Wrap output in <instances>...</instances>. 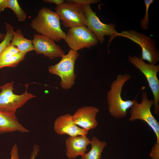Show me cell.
Segmentation results:
<instances>
[{"instance_id":"obj_10","label":"cell","mask_w":159,"mask_h":159,"mask_svg":"<svg viewBox=\"0 0 159 159\" xmlns=\"http://www.w3.org/2000/svg\"><path fill=\"white\" fill-rule=\"evenodd\" d=\"M83 6L87 20L86 26L94 34L101 44L104 42L105 35L110 36L109 45L118 33L115 29V25L113 23L107 24L102 23L90 5H83Z\"/></svg>"},{"instance_id":"obj_19","label":"cell","mask_w":159,"mask_h":159,"mask_svg":"<svg viewBox=\"0 0 159 159\" xmlns=\"http://www.w3.org/2000/svg\"><path fill=\"white\" fill-rule=\"evenodd\" d=\"M7 8L12 10L16 15L19 21H24L26 14L21 8L16 0H7Z\"/></svg>"},{"instance_id":"obj_29","label":"cell","mask_w":159,"mask_h":159,"mask_svg":"<svg viewBox=\"0 0 159 159\" xmlns=\"http://www.w3.org/2000/svg\"><path fill=\"white\" fill-rule=\"evenodd\" d=\"M5 36V34L4 33H0V41L3 40Z\"/></svg>"},{"instance_id":"obj_1","label":"cell","mask_w":159,"mask_h":159,"mask_svg":"<svg viewBox=\"0 0 159 159\" xmlns=\"http://www.w3.org/2000/svg\"><path fill=\"white\" fill-rule=\"evenodd\" d=\"M60 19L55 12L43 7L31 23L32 28L37 33L54 41L64 39L66 34L61 29Z\"/></svg>"},{"instance_id":"obj_6","label":"cell","mask_w":159,"mask_h":159,"mask_svg":"<svg viewBox=\"0 0 159 159\" xmlns=\"http://www.w3.org/2000/svg\"><path fill=\"white\" fill-rule=\"evenodd\" d=\"M127 38L138 44L142 49V60L148 61L149 64L155 65L159 60V51L156 48V42L145 34L129 30L118 33L116 37Z\"/></svg>"},{"instance_id":"obj_16","label":"cell","mask_w":159,"mask_h":159,"mask_svg":"<svg viewBox=\"0 0 159 159\" xmlns=\"http://www.w3.org/2000/svg\"><path fill=\"white\" fill-rule=\"evenodd\" d=\"M10 44L16 47L19 52L26 54L34 50L32 40L25 38L19 29L14 32Z\"/></svg>"},{"instance_id":"obj_2","label":"cell","mask_w":159,"mask_h":159,"mask_svg":"<svg viewBox=\"0 0 159 159\" xmlns=\"http://www.w3.org/2000/svg\"><path fill=\"white\" fill-rule=\"evenodd\" d=\"M131 77L128 74H118L111 83L107 94L108 111L114 118L120 119L125 117L127 110L132 107L135 101L124 100L121 97L122 87Z\"/></svg>"},{"instance_id":"obj_20","label":"cell","mask_w":159,"mask_h":159,"mask_svg":"<svg viewBox=\"0 0 159 159\" xmlns=\"http://www.w3.org/2000/svg\"><path fill=\"white\" fill-rule=\"evenodd\" d=\"M4 23L6 32L4 39L0 43V55L4 50L10 44L14 32L13 27L10 24L5 22Z\"/></svg>"},{"instance_id":"obj_23","label":"cell","mask_w":159,"mask_h":159,"mask_svg":"<svg viewBox=\"0 0 159 159\" xmlns=\"http://www.w3.org/2000/svg\"><path fill=\"white\" fill-rule=\"evenodd\" d=\"M149 156L151 159H159V143L154 144Z\"/></svg>"},{"instance_id":"obj_11","label":"cell","mask_w":159,"mask_h":159,"mask_svg":"<svg viewBox=\"0 0 159 159\" xmlns=\"http://www.w3.org/2000/svg\"><path fill=\"white\" fill-rule=\"evenodd\" d=\"M32 40L34 50L37 54H43L50 59L62 58L65 55L59 45L47 37L40 34H35Z\"/></svg>"},{"instance_id":"obj_4","label":"cell","mask_w":159,"mask_h":159,"mask_svg":"<svg viewBox=\"0 0 159 159\" xmlns=\"http://www.w3.org/2000/svg\"><path fill=\"white\" fill-rule=\"evenodd\" d=\"M57 6L55 12L65 27L71 28L86 26L87 20L83 5L70 0H66Z\"/></svg>"},{"instance_id":"obj_18","label":"cell","mask_w":159,"mask_h":159,"mask_svg":"<svg viewBox=\"0 0 159 159\" xmlns=\"http://www.w3.org/2000/svg\"><path fill=\"white\" fill-rule=\"evenodd\" d=\"M26 54L19 52L11 57L0 61V69L5 67H13L23 60Z\"/></svg>"},{"instance_id":"obj_12","label":"cell","mask_w":159,"mask_h":159,"mask_svg":"<svg viewBox=\"0 0 159 159\" xmlns=\"http://www.w3.org/2000/svg\"><path fill=\"white\" fill-rule=\"evenodd\" d=\"M54 129L59 135L67 134L70 136H86L88 131L79 127L75 123L73 116L67 114L56 118L54 124Z\"/></svg>"},{"instance_id":"obj_28","label":"cell","mask_w":159,"mask_h":159,"mask_svg":"<svg viewBox=\"0 0 159 159\" xmlns=\"http://www.w3.org/2000/svg\"><path fill=\"white\" fill-rule=\"evenodd\" d=\"M7 0H0V12L7 8Z\"/></svg>"},{"instance_id":"obj_7","label":"cell","mask_w":159,"mask_h":159,"mask_svg":"<svg viewBox=\"0 0 159 159\" xmlns=\"http://www.w3.org/2000/svg\"><path fill=\"white\" fill-rule=\"evenodd\" d=\"M154 104V100L148 99L147 92H143L141 102L138 103L136 100L130 108L131 116L129 120L132 122L140 120L145 122L155 133L156 137V143H159V124L151 111V107Z\"/></svg>"},{"instance_id":"obj_26","label":"cell","mask_w":159,"mask_h":159,"mask_svg":"<svg viewBox=\"0 0 159 159\" xmlns=\"http://www.w3.org/2000/svg\"><path fill=\"white\" fill-rule=\"evenodd\" d=\"M39 150V145L37 144H34L33 146V150L32 152L29 159H35Z\"/></svg>"},{"instance_id":"obj_24","label":"cell","mask_w":159,"mask_h":159,"mask_svg":"<svg viewBox=\"0 0 159 159\" xmlns=\"http://www.w3.org/2000/svg\"><path fill=\"white\" fill-rule=\"evenodd\" d=\"M10 155V159H19L18 146L16 143H14L12 146Z\"/></svg>"},{"instance_id":"obj_27","label":"cell","mask_w":159,"mask_h":159,"mask_svg":"<svg viewBox=\"0 0 159 159\" xmlns=\"http://www.w3.org/2000/svg\"><path fill=\"white\" fill-rule=\"evenodd\" d=\"M65 1L64 0H44L43 1L45 2L54 3L57 5V6L63 3Z\"/></svg>"},{"instance_id":"obj_8","label":"cell","mask_w":159,"mask_h":159,"mask_svg":"<svg viewBox=\"0 0 159 159\" xmlns=\"http://www.w3.org/2000/svg\"><path fill=\"white\" fill-rule=\"evenodd\" d=\"M128 61L139 69L145 77L154 97V111L159 114V81L157 76L159 65L148 64L136 56H129Z\"/></svg>"},{"instance_id":"obj_14","label":"cell","mask_w":159,"mask_h":159,"mask_svg":"<svg viewBox=\"0 0 159 159\" xmlns=\"http://www.w3.org/2000/svg\"><path fill=\"white\" fill-rule=\"evenodd\" d=\"M90 142L86 136H69L65 141L67 157L69 159H73L78 156H83L87 150V147Z\"/></svg>"},{"instance_id":"obj_3","label":"cell","mask_w":159,"mask_h":159,"mask_svg":"<svg viewBox=\"0 0 159 159\" xmlns=\"http://www.w3.org/2000/svg\"><path fill=\"white\" fill-rule=\"evenodd\" d=\"M79 56L77 52L70 49L67 54L62 57L59 62L48 67L50 73L60 77V85L63 89H70L74 84L76 78L74 72V64Z\"/></svg>"},{"instance_id":"obj_30","label":"cell","mask_w":159,"mask_h":159,"mask_svg":"<svg viewBox=\"0 0 159 159\" xmlns=\"http://www.w3.org/2000/svg\"><path fill=\"white\" fill-rule=\"evenodd\" d=\"M1 86H0V89H1Z\"/></svg>"},{"instance_id":"obj_5","label":"cell","mask_w":159,"mask_h":159,"mask_svg":"<svg viewBox=\"0 0 159 159\" xmlns=\"http://www.w3.org/2000/svg\"><path fill=\"white\" fill-rule=\"evenodd\" d=\"M14 82H10L1 86L0 92V110L15 113L17 110L23 106L29 100L36 97L29 93V84L25 85L26 90L21 95L15 94Z\"/></svg>"},{"instance_id":"obj_15","label":"cell","mask_w":159,"mask_h":159,"mask_svg":"<svg viewBox=\"0 0 159 159\" xmlns=\"http://www.w3.org/2000/svg\"><path fill=\"white\" fill-rule=\"evenodd\" d=\"M15 132L27 133L29 131L19 123L15 113L0 110V134Z\"/></svg>"},{"instance_id":"obj_17","label":"cell","mask_w":159,"mask_h":159,"mask_svg":"<svg viewBox=\"0 0 159 159\" xmlns=\"http://www.w3.org/2000/svg\"><path fill=\"white\" fill-rule=\"evenodd\" d=\"M90 144V150L82 156L81 159H101L102 152L107 145L106 142L100 141L94 136L92 138Z\"/></svg>"},{"instance_id":"obj_9","label":"cell","mask_w":159,"mask_h":159,"mask_svg":"<svg viewBox=\"0 0 159 159\" xmlns=\"http://www.w3.org/2000/svg\"><path fill=\"white\" fill-rule=\"evenodd\" d=\"M64 40L70 49L76 52L85 48L90 49L98 42L94 34L86 26L69 28Z\"/></svg>"},{"instance_id":"obj_22","label":"cell","mask_w":159,"mask_h":159,"mask_svg":"<svg viewBox=\"0 0 159 159\" xmlns=\"http://www.w3.org/2000/svg\"><path fill=\"white\" fill-rule=\"evenodd\" d=\"M19 52L17 48L11 44L7 47L0 55V61L11 57Z\"/></svg>"},{"instance_id":"obj_13","label":"cell","mask_w":159,"mask_h":159,"mask_svg":"<svg viewBox=\"0 0 159 159\" xmlns=\"http://www.w3.org/2000/svg\"><path fill=\"white\" fill-rule=\"evenodd\" d=\"M99 111L98 108L92 106L80 108L72 115L74 122L87 131L95 128L97 125L96 117Z\"/></svg>"},{"instance_id":"obj_25","label":"cell","mask_w":159,"mask_h":159,"mask_svg":"<svg viewBox=\"0 0 159 159\" xmlns=\"http://www.w3.org/2000/svg\"><path fill=\"white\" fill-rule=\"evenodd\" d=\"M72 1L82 5H89L92 4L97 3L100 1L99 0H71Z\"/></svg>"},{"instance_id":"obj_21","label":"cell","mask_w":159,"mask_h":159,"mask_svg":"<svg viewBox=\"0 0 159 159\" xmlns=\"http://www.w3.org/2000/svg\"><path fill=\"white\" fill-rule=\"evenodd\" d=\"M153 0H144L145 5V14L144 18L140 21V26L143 30H146L148 29L149 21V10L150 5L153 2Z\"/></svg>"}]
</instances>
